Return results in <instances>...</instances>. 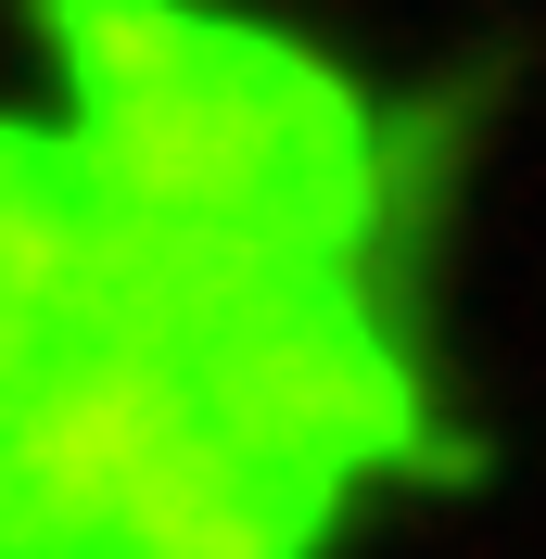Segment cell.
Instances as JSON below:
<instances>
[{"label":"cell","instance_id":"1","mask_svg":"<svg viewBox=\"0 0 546 559\" xmlns=\"http://www.w3.org/2000/svg\"><path fill=\"white\" fill-rule=\"evenodd\" d=\"M76 229H90V153H76V128H13L0 115V293H38L64 318Z\"/></svg>","mask_w":546,"mask_h":559}]
</instances>
